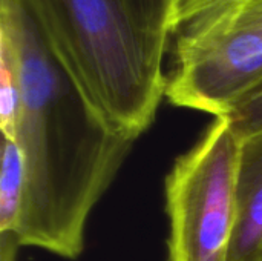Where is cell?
Returning <instances> with one entry per match:
<instances>
[{"label": "cell", "mask_w": 262, "mask_h": 261, "mask_svg": "<svg viewBox=\"0 0 262 261\" xmlns=\"http://www.w3.org/2000/svg\"><path fill=\"white\" fill-rule=\"evenodd\" d=\"M247 2L250 0H178L170 46L196 38L220 18Z\"/></svg>", "instance_id": "52a82bcc"}, {"label": "cell", "mask_w": 262, "mask_h": 261, "mask_svg": "<svg viewBox=\"0 0 262 261\" xmlns=\"http://www.w3.org/2000/svg\"><path fill=\"white\" fill-rule=\"evenodd\" d=\"M0 51L14 65L20 97L14 142L25 185L15 245L75 260L135 142L101 125L21 0H0Z\"/></svg>", "instance_id": "6da1fadb"}, {"label": "cell", "mask_w": 262, "mask_h": 261, "mask_svg": "<svg viewBox=\"0 0 262 261\" xmlns=\"http://www.w3.org/2000/svg\"><path fill=\"white\" fill-rule=\"evenodd\" d=\"M166 98L178 108L226 115L262 80V0H250L196 38L170 46Z\"/></svg>", "instance_id": "277c9868"}, {"label": "cell", "mask_w": 262, "mask_h": 261, "mask_svg": "<svg viewBox=\"0 0 262 261\" xmlns=\"http://www.w3.org/2000/svg\"><path fill=\"white\" fill-rule=\"evenodd\" d=\"M23 160L18 145L3 137L0 172V261H15V232L23 202Z\"/></svg>", "instance_id": "8992f818"}, {"label": "cell", "mask_w": 262, "mask_h": 261, "mask_svg": "<svg viewBox=\"0 0 262 261\" xmlns=\"http://www.w3.org/2000/svg\"><path fill=\"white\" fill-rule=\"evenodd\" d=\"M226 117L241 140L262 134V80L247 91L229 111Z\"/></svg>", "instance_id": "ba28073f"}, {"label": "cell", "mask_w": 262, "mask_h": 261, "mask_svg": "<svg viewBox=\"0 0 262 261\" xmlns=\"http://www.w3.org/2000/svg\"><path fill=\"white\" fill-rule=\"evenodd\" d=\"M229 261H262V134L243 140Z\"/></svg>", "instance_id": "5b68a950"}, {"label": "cell", "mask_w": 262, "mask_h": 261, "mask_svg": "<svg viewBox=\"0 0 262 261\" xmlns=\"http://www.w3.org/2000/svg\"><path fill=\"white\" fill-rule=\"evenodd\" d=\"M101 125L135 142L163 97L178 0H21Z\"/></svg>", "instance_id": "7a4b0ae2"}, {"label": "cell", "mask_w": 262, "mask_h": 261, "mask_svg": "<svg viewBox=\"0 0 262 261\" xmlns=\"http://www.w3.org/2000/svg\"><path fill=\"white\" fill-rule=\"evenodd\" d=\"M241 151L243 140L230 122L215 117L175 160L164 183L169 261H229Z\"/></svg>", "instance_id": "3957f363"}]
</instances>
